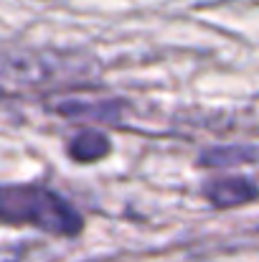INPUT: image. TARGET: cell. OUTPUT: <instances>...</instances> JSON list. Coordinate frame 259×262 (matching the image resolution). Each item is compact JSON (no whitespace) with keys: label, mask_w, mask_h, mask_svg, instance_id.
Instances as JSON below:
<instances>
[{"label":"cell","mask_w":259,"mask_h":262,"mask_svg":"<svg viewBox=\"0 0 259 262\" xmlns=\"http://www.w3.org/2000/svg\"><path fill=\"white\" fill-rule=\"evenodd\" d=\"M257 196V188L247 178H221L206 186V199L214 206H239Z\"/></svg>","instance_id":"2"},{"label":"cell","mask_w":259,"mask_h":262,"mask_svg":"<svg viewBox=\"0 0 259 262\" xmlns=\"http://www.w3.org/2000/svg\"><path fill=\"white\" fill-rule=\"evenodd\" d=\"M0 222L33 224L54 234H77L82 216L43 186H0Z\"/></svg>","instance_id":"1"},{"label":"cell","mask_w":259,"mask_h":262,"mask_svg":"<svg viewBox=\"0 0 259 262\" xmlns=\"http://www.w3.org/2000/svg\"><path fill=\"white\" fill-rule=\"evenodd\" d=\"M107 150H109V140H107L102 133H97V130H84V133H79V135L72 140V145H69L72 158L79 161V163L99 161L102 156H107Z\"/></svg>","instance_id":"4"},{"label":"cell","mask_w":259,"mask_h":262,"mask_svg":"<svg viewBox=\"0 0 259 262\" xmlns=\"http://www.w3.org/2000/svg\"><path fill=\"white\" fill-rule=\"evenodd\" d=\"M247 158H252V153H247V150H214V153H208L206 156V161L208 163H214V166H224V163H239V161H247Z\"/></svg>","instance_id":"5"},{"label":"cell","mask_w":259,"mask_h":262,"mask_svg":"<svg viewBox=\"0 0 259 262\" xmlns=\"http://www.w3.org/2000/svg\"><path fill=\"white\" fill-rule=\"evenodd\" d=\"M61 115L72 120H86V122H112L117 120V107L109 102H61L56 107Z\"/></svg>","instance_id":"3"}]
</instances>
